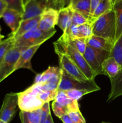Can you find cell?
<instances>
[{
    "label": "cell",
    "instance_id": "1",
    "mask_svg": "<svg viewBox=\"0 0 122 123\" xmlns=\"http://www.w3.org/2000/svg\"><path fill=\"white\" fill-rule=\"evenodd\" d=\"M59 84L51 82L33 84L25 91L18 93L20 111H33L41 109L45 103L54 100Z\"/></svg>",
    "mask_w": 122,
    "mask_h": 123
},
{
    "label": "cell",
    "instance_id": "2",
    "mask_svg": "<svg viewBox=\"0 0 122 123\" xmlns=\"http://www.w3.org/2000/svg\"><path fill=\"white\" fill-rule=\"evenodd\" d=\"M116 18L113 10L100 16L93 22V35L115 42Z\"/></svg>",
    "mask_w": 122,
    "mask_h": 123
},
{
    "label": "cell",
    "instance_id": "3",
    "mask_svg": "<svg viewBox=\"0 0 122 123\" xmlns=\"http://www.w3.org/2000/svg\"><path fill=\"white\" fill-rule=\"evenodd\" d=\"M56 32V30L55 28L44 31L38 28H36L14 40L13 47H17L24 50L31 47L41 46L45 41L51 38Z\"/></svg>",
    "mask_w": 122,
    "mask_h": 123
},
{
    "label": "cell",
    "instance_id": "4",
    "mask_svg": "<svg viewBox=\"0 0 122 123\" xmlns=\"http://www.w3.org/2000/svg\"><path fill=\"white\" fill-rule=\"evenodd\" d=\"M53 46L57 47L62 51L65 53L67 56L78 67L84 75L89 80H94L96 78V74L91 69L90 67L89 66L88 64L86 62L83 55L80 54L78 50L74 49L70 45L67 44L65 42H63L61 39L56 42H54Z\"/></svg>",
    "mask_w": 122,
    "mask_h": 123
},
{
    "label": "cell",
    "instance_id": "5",
    "mask_svg": "<svg viewBox=\"0 0 122 123\" xmlns=\"http://www.w3.org/2000/svg\"><path fill=\"white\" fill-rule=\"evenodd\" d=\"M109 55L110 52H108L98 50L87 45L83 56L96 76L99 74L106 75V73L102 67V64L104 60L109 57Z\"/></svg>",
    "mask_w": 122,
    "mask_h": 123
},
{
    "label": "cell",
    "instance_id": "6",
    "mask_svg": "<svg viewBox=\"0 0 122 123\" xmlns=\"http://www.w3.org/2000/svg\"><path fill=\"white\" fill-rule=\"evenodd\" d=\"M52 109L55 115L61 118L71 112L80 110V108L77 101L69 98L64 91H59L52 103Z\"/></svg>",
    "mask_w": 122,
    "mask_h": 123
},
{
    "label": "cell",
    "instance_id": "7",
    "mask_svg": "<svg viewBox=\"0 0 122 123\" xmlns=\"http://www.w3.org/2000/svg\"><path fill=\"white\" fill-rule=\"evenodd\" d=\"M55 51L57 54L59 61V68L63 70L67 75L76 80L83 82H86L89 80L87 79L83 73L80 71L78 67L67 56L65 53L57 48L54 46Z\"/></svg>",
    "mask_w": 122,
    "mask_h": 123
},
{
    "label": "cell",
    "instance_id": "8",
    "mask_svg": "<svg viewBox=\"0 0 122 123\" xmlns=\"http://www.w3.org/2000/svg\"><path fill=\"white\" fill-rule=\"evenodd\" d=\"M100 89L94 80L83 82L71 78L62 70V76L57 88V91H65L70 90H87L91 92H94L99 91Z\"/></svg>",
    "mask_w": 122,
    "mask_h": 123
},
{
    "label": "cell",
    "instance_id": "9",
    "mask_svg": "<svg viewBox=\"0 0 122 123\" xmlns=\"http://www.w3.org/2000/svg\"><path fill=\"white\" fill-rule=\"evenodd\" d=\"M22 49L17 47H12L0 62V83L11 73L15 72L16 66Z\"/></svg>",
    "mask_w": 122,
    "mask_h": 123
},
{
    "label": "cell",
    "instance_id": "10",
    "mask_svg": "<svg viewBox=\"0 0 122 123\" xmlns=\"http://www.w3.org/2000/svg\"><path fill=\"white\" fill-rule=\"evenodd\" d=\"M19 107L18 93L10 92L6 95L0 109V119L10 123L14 117Z\"/></svg>",
    "mask_w": 122,
    "mask_h": 123
},
{
    "label": "cell",
    "instance_id": "11",
    "mask_svg": "<svg viewBox=\"0 0 122 123\" xmlns=\"http://www.w3.org/2000/svg\"><path fill=\"white\" fill-rule=\"evenodd\" d=\"M46 8L45 0H26L24 6L22 20L39 16Z\"/></svg>",
    "mask_w": 122,
    "mask_h": 123
},
{
    "label": "cell",
    "instance_id": "12",
    "mask_svg": "<svg viewBox=\"0 0 122 123\" xmlns=\"http://www.w3.org/2000/svg\"><path fill=\"white\" fill-rule=\"evenodd\" d=\"M59 11L51 8H46L41 15L38 28L44 31L55 28L57 25Z\"/></svg>",
    "mask_w": 122,
    "mask_h": 123
},
{
    "label": "cell",
    "instance_id": "13",
    "mask_svg": "<svg viewBox=\"0 0 122 123\" xmlns=\"http://www.w3.org/2000/svg\"><path fill=\"white\" fill-rule=\"evenodd\" d=\"M61 76L62 70L59 67H49L42 73L37 74L34 80V84L51 82L59 84Z\"/></svg>",
    "mask_w": 122,
    "mask_h": 123
},
{
    "label": "cell",
    "instance_id": "14",
    "mask_svg": "<svg viewBox=\"0 0 122 123\" xmlns=\"http://www.w3.org/2000/svg\"><path fill=\"white\" fill-rule=\"evenodd\" d=\"M40 46H35L31 47L28 49L22 50L20 56L19 58L16 66L15 67V71L20 68H26L30 70L32 72L35 73L32 64H31V59L35 54V53L39 49Z\"/></svg>",
    "mask_w": 122,
    "mask_h": 123
},
{
    "label": "cell",
    "instance_id": "15",
    "mask_svg": "<svg viewBox=\"0 0 122 123\" xmlns=\"http://www.w3.org/2000/svg\"><path fill=\"white\" fill-rule=\"evenodd\" d=\"M2 18L11 30V34H13L17 30L22 20V14L15 10L7 8L2 14Z\"/></svg>",
    "mask_w": 122,
    "mask_h": 123
},
{
    "label": "cell",
    "instance_id": "16",
    "mask_svg": "<svg viewBox=\"0 0 122 123\" xmlns=\"http://www.w3.org/2000/svg\"><path fill=\"white\" fill-rule=\"evenodd\" d=\"M87 46L98 50H105L110 53L113 47L114 43L106 38L93 35L86 39Z\"/></svg>",
    "mask_w": 122,
    "mask_h": 123
},
{
    "label": "cell",
    "instance_id": "17",
    "mask_svg": "<svg viewBox=\"0 0 122 123\" xmlns=\"http://www.w3.org/2000/svg\"><path fill=\"white\" fill-rule=\"evenodd\" d=\"M111 81V91L107 98V102H112L117 97L122 96V68L117 75L110 78Z\"/></svg>",
    "mask_w": 122,
    "mask_h": 123
},
{
    "label": "cell",
    "instance_id": "18",
    "mask_svg": "<svg viewBox=\"0 0 122 123\" xmlns=\"http://www.w3.org/2000/svg\"><path fill=\"white\" fill-rule=\"evenodd\" d=\"M40 18L41 16H39L32 18V19L22 20L17 30L14 33L10 34V36H12L13 39L15 40L28 31L36 28H38Z\"/></svg>",
    "mask_w": 122,
    "mask_h": 123
},
{
    "label": "cell",
    "instance_id": "19",
    "mask_svg": "<svg viewBox=\"0 0 122 123\" xmlns=\"http://www.w3.org/2000/svg\"><path fill=\"white\" fill-rule=\"evenodd\" d=\"M59 39L74 48L82 55H83L86 50V47H87L86 38H79V37L71 36L66 32H63Z\"/></svg>",
    "mask_w": 122,
    "mask_h": 123
},
{
    "label": "cell",
    "instance_id": "20",
    "mask_svg": "<svg viewBox=\"0 0 122 123\" xmlns=\"http://www.w3.org/2000/svg\"><path fill=\"white\" fill-rule=\"evenodd\" d=\"M72 12L73 10L71 6L59 11L57 25L63 31V32H65L71 25Z\"/></svg>",
    "mask_w": 122,
    "mask_h": 123
},
{
    "label": "cell",
    "instance_id": "21",
    "mask_svg": "<svg viewBox=\"0 0 122 123\" xmlns=\"http://www.w3.org/2000/svg\"><path fill=\"white\" fill-rule=\"evenodd\" d=\"M102 67L109 78H114L117 75L121 68L120 66L113 57H108L104 60Z\"/></svg>",
    "mask_w": 122,
    "mask_h": 123
},
{
    "label": "cell",
    "instance_id": "22",
    "mask_svg": "<svg viewBox=\"0 0 122 123\" xmlns=\"http://www.w3.org/2000/svg\"><path fill=\"white\" fill-rule=\"evenodd\" d=\"M113 10L115 14L116 24L115 42L122 34V0L115 1L113 3ZM115 43V42H114Z\"/></svg>",
    "mask_w": 122,
    "mask_h": 123
},
{
    "label": "cell",
    "instance_id": "23",
    "mask_svg": "<svg viewBox=\"0 0 122 123\" xmlns=\"http://www.w3.org/2000/svg\"><path fill=\"white\" fill-rule=\"evenodd\" d=\"M71 7L73 10L83 14L90 22H94L91 15L90 0H80L75 4Z\"/></svg>",
    "mask_w": 122,
    "mask_h": 123
},
{
    "label": "cell",
    "instance_id": "24",
    "mask_svg": "<svg viewBox=\"0 0 122 123\" xmlns=\"http://www.w3.org/2000/svg\"><path fill=\"white\" fill-rule=\"evenodd\" d=\"M41 109L33 111H20V118L22 123H40Z\"/></svg>",
    "mask_w": 122,
    "mask_h": 123
},
{
    "label": "cell",
    "instance_id": "25",
    "mask_svg": "<svg viewBox=\"0 0 122 123\" xmlns=\"http://www.w3.org/2000/svg\"><path fill=\"white\" fill-rule=\"evenodd\" d=\"M113 8V2L112 0H102L97 6L92 14L93 21L100 16L112 10Z\"/></svg>",
    "mask_w": 122,
    "mask_h": 123
},
{
    "label": "cell",
    "instance_id": "26",
    "mask_svg": "<svg viewBox=\"0 0 122 123\" xmlns=\"http://www.w3.org/2000/svg\"><path fill=\"white\" fill-rule=\"evenodd\" d=\"M109 57H113L122 68V34L114 43Z\"/></svg>",
    "mask_w": 122,
    "mask_h": 123
},
{
    "label": "cell",
    "instance_id": "27",
    "mask_svg": "<svg viewBox=\"0 0 122 123\" xmlns=\"http://www.w3.org/2000/svg\"><path fill=\"white\" fill-rule=\"evenodd\" d=\"M93 36V22H88L77 26V37L86 38Z\"/></svg>",
    "mask_w": 122,
    "mask_h": 123
},
{
    "label": "cell",
    "instance_id": "28",
    "mask_svg": "<svg viewBox=\"0 0 122 123\" xmlns=\"http://www.w3.org/2000/svg\"><path fill=\"white\" fill-rule=\"evenodd\" d=\"M47 8H51L59 11L71 6L72 0H45Z\"/></svg>",
    "mask_w": 122,
    "mask_h": 123
},
{
    "label": "cell",
    "instance_id": "29",
    "mask_svg": "<svg viewBox=\"0 0 122 123\" xmlns=\"http://www.w3.org/2000/svg\"><path fill=\"white\" fill-rule=\"evenodd\" d=\"M6 3L7 8L13 10L23 14L24 6L26 0H4Z\"/></svg>",
    "mask_w": 122,
    "mask_h": 123
},
{
    "label": "cell",
    "instance_id": "30",
    "mask_svg": "<svg viewBox=\"0 0 122 123\" xmlns=\"http://www.w3.org/2000/svg\"><path fill=\"white\" fill-rule=\"evenodd\" d=\"M14 41L13 37L10 36L6 39L2 40V42L0 43V62H1L3 58L12 47V44Z\"/></svg>",
    "mask_w": 122,
    "mask_h": 123
},
{
    "label": "cell",
    "instance_id": "31",
    "mask_svg": "<svg viewBox=\"0 0 122 123\" xmlns=\"http://www.w3.org/2000/svg\"><path fill=\"white\" fill-rule=\"evenodd\" d=\"M64 92L69 98L77 102L83 96L92 92L90 91L87 90H70Z\"/></svg>",
    "mask_w": 122,
    "mask_h": 123
},
{
    "label": "cell",
    "instance_id": "32",
    "mask_svg": "<svg viewBox=\"0 0 122 123\" xmlns=\"http://www.w3.org/2000/svg\"><path fill=\"white\" fill-rule=\"evenodd\" d=\"M88 22H92L90 21L86 17L84 16L83 14H80L78 12H77L73 10L71 24L79 26V25H83V24H86V23Z\"/></svg>",
    "mask_w": 122,
    "mask_h": 123
},
{
    "label": "cell",
    "instance_id": "33",
    "mask_svg": "<svg viewBox=\"0 0 122 123\" xmlns=\"http://www.w3.org/2000/svg\"><path fill=\"white\" fill-rule=\"evenodd\" d=\"M70 118L74 122L76 123H86V120L81 113L80 112V110L76 111L71 112L68 114Z\"/></svg>",
    "mask_w": 122,
    "mask_h": 123
},
{
    "label": "cell",
    "instance_id": "34",
    "mask_svg": "<svg viewBox=\"0 0 122 123\" xmlns=\"http://www.w3.org/2000/svg\"><path fill=\"white\" fill-rule=\"evenodd\" d=\"M41 114L40 123H44L46 120L49 115L51 114L50 109V103H46L41 108Z\"/></svg>",
    "mask_w": 122,
    "mask_h": 123
},
{
    "label": "cell",
    "instance_id": "35",
    "mask_svg": "<svg viewBox=\"0 0 122 123\" xmlns=\"http://www.w3.org/2000/svg\"><path fill=\"white\" fill-rule=\"evenodd\" d=\"M7 8V6L5 1L4 0H0V18H2V14Z\"/></svg>",
    "mask_w": 122,
    "mask_h": 123
},
{
    "label": "cell",
    "instance_id": "36",
    "mask_svg": "<svg viewBox=\"0 0 122 123\" xmlns=\"http://www.w3.org/2000/svg\"><path fill=\"white\" fill-rule=\"evenodd\" d=\"M101 1H102V0H90V2H91V15H92V13H93V12H94V9L96 8V7H97V6L99 4V3Z\"/></svg>",
    "mask_w": 122,
    "mask_h": 123
},
{
    "label": "cell",
    "instance_id": "37",
    "mask_svg": "<svg viewBox=\"0 0 122 123\" xmlns=\"http://www.w3.org/2000/svg\"><path fill=\"white\" fill-rule=\"evenodd\" d=\"M60 119H61V121H62L63 123H76L74 122V121L70 118V117H69V115H68V114L63 115V116Z\"/></svg>",
    "mask_w": 122,
    "mask_h": 123
},
{
    "label": "cell",
    "instance_id": "38",
    "mask_svg": "<svg viewBox=\"0 0 122 123\" xmlns=\"http://www.w3.org/2000/svg\"><path fill=\"white\" fill-rule=\"evenodd\" d=\"M44 123H54L52 117H51V114H50L48 116V117L47 118L46 120L45 121V122Z\"/></svg>",
    "mask_w": 122,
    "mask_h": 123
},
{
    "label": "cell",
    "instance_id": "39",
    "mask_svg": "<svg viewBox=\"0 0 122 123\" xmlns=\"http://www.w3.org/2000/svg\"><path fill=\"white\" fill-rule=\"evenodd\" d=\"M78 1H80V0H72V2H71V6H74V4H75L77 3V2H78Z\"/></svg>",
    "mask_w": 122,
    "mask_h": 123
},
{
    "label": "cell",
    "instance_id": "40",
    "mask_svg": "<svg viewBox=\"0 0 122 123\" xmlns=\"http://www.w3.org/2000/svg\"><path fill=\"white\" fill-rule=\"evenodd\" d=\"M4 38V36H2V35H1V34H0V43L2 42V39H3Z\"/></svg>",
    "mask_w": 122,
    "mask_h": 123
},
{
    "label": "cell",
    "instance_id": "41",
    "mask_svg": "<svg viewBox=\"0 0 122 123\" xmlns=\"http://www.w3.org/2000/svg\"><path fill=\"white\" fill-rule=\"evenodd\" d=\"M0 123H6L4 122V121H2V120H1V119H0Z\"/></svg>",
    "mask_w": 122,
    "mask_h": 123
},
{
    "label": "cell",
    "instance_id": "42",
    "mask_svg": "<svg viewBox=\"0 0 122 123\" xmlns=\"http://www.w3.org/2000/svg\"><path fill=\"white\" fill-rule=\"evenodd\" d=\"M118 1V0H112V2H113V3L115 2V1Z\"/></svg>",
    "mask_w": 122,
    "mask_h": 123
},
{
    "label": "cell",
    "instance_id": "43",
    "mask_svg": "<svg viewBox=\"0 0 122 123\" xmlns=\"http://www.w3.org/2000/svg\"><path fill=\"white\" fill-rule=\"evenodd\" d=\"M1 19V18H0ZM1 26H0V34H1Z\"/></svg>",
    "mask_w": 122,
    "mask_h": 123
},
{
    "label": "cell",
    "instance_id": "44",
    "mask_svg": "<svg viewBox=\"0 0 122 123\" xmlns=\"http://www.w3.org/2000/svg\"><path fill=\"white\" fill-rule=\"evenodd\" d=\"M106 123V122H102V123Z\"/></svg>",
    "mask_w": 122,
    "mask_h": 123
}]
</instances>
